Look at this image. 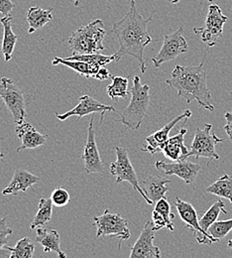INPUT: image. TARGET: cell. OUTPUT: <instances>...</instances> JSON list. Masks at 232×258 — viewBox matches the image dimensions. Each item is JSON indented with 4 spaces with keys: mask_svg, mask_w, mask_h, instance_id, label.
<instances>
[{
    "mask_svg": "<svg viewBox=\"0 0 232 258\" xmlns=\"http://www.w3.org/2000/svg\"><path fill=\"white\" fill-rule=\"evenodd\" d=\"M129 2V10L126 15L112 26L113 33L119 43V49L114 54L115 62H119L124 56H132L140 64L142 74L146 72V61L144 57L145 48L152 42L147 26L152 20L153 15L143 18L136 8L135 0Z\"/></svg>",
    "mask_w": 232,
    "mask_h": 258,
    "instance_id": "cell-1",
    "label": "cell"
},
{
    "mask_svg": "<svg viewBox=\"0 0 232 258\" xmlns=\"http://www.w3.org/2000/svg\"><path fill=\"white\" fill-rule=\"evenodd\" d=\"M204 58L199 66L177 64L172 72L171 79L166 80V84L176 90L178 97L188 103L197 100L200 107L213 112L214 106L206 84V73L203 70Z\"/></svg>",
    "mask_w": 232,
    "mask_h": 258,
    "instance_id": "cell-2",
    "label": "cell"
},
{
    "mask_svg": "<svg viewBox=\"0 0 232 258\" xmlns=\"http://www.w3.org/2000/svg\"><path fill=\"white\" fill-rule=\"evenodd\" d=\"M105 35L106 31L102 20L96 19L71 33L67 43L73 55L100 53L104 50L103 40Z\"/></svg>",
    "mask_w": 232,
    "mask_h": 258,
    "instance_id": "cell-3",
    "label": "cell"
},
{
    "mask_svg": "<svg viewBox=\"0 0 232 258\" xmlns=\"http://www.w3.org/2000/svg\"><path fill=\"white\" fill-rule=\"evenodd\" d=\"M149 92L150 87L148 85H142L138 76L133 77V86L130 90L131 99L119 118V121L127 128L132 130L140 128L150 105Z\"/></svg>",
    "mask_w": 232,
    "mask_h": 258,
    "instance_id": "cell-4",
    "label": "cell"
},
{
    "mask_svg": "<svg viewBox=\"0 0 232 258\" xmlns=\"http://www.w3.org/2000/svg\"><path fill=\"white\" fill-rule=\"evenodd\" d=\"M223 141V138L217 137L216 134L212 132L211 124L205 123L203 128H197L196 130L191 150L189 151L187 158L191 156H194L197 159L205 158L207 160V165L213 159L218 160L219 155L216 152L215 146Z\"/></svg>",
    "mask_w": 232,
    "mask_h": 258,
    "instance_id": "cell-5",
    "label": "cell"
},
{
    "mask_svg": "<svg viewBox=\"0 0 232 258\" xmlns=\"http://www.w3.org/2000/svg\"><path fill=\"white\" fill-rule=\"evenodd\" d=\"M227 20L228 17L222 13L218 5L210 4L204 24L201 27H195L194 32L208 47H213L222 38L223 27Z\"/></svg>",
    "mask_w": 232,
    "mask_h": 258,
    "instance_id": "cell-6",
    "label": "cell"
},
{
    "mask_svg": "<svg viewBox=\"0 0 232 258\" xmlns=\"http://www.w3.org/2000/svg\"><path fill=\"white\" fill-rule=\"evenodd\" d=\"M116 160L110 165V174L115 177L116 183L128 182L133 189L140 194L148 205H153L152 201L147 197L144 190L141 188L132 163L129 159L128 152L125 148L115 147Z\"/></svg>",
    "mask_w": 232,
    "mask_h": 258,
    "instance_id": "cell-7",
    "label": "cell"
},
{
    "mask_svg": "<svg viewBox=\"0 0 232 258\" xmlns=\"http://www.w3.org/2000/svg\"><path fill=\"white\" fill-rule=\"evenodd\" d=\"M94 222L98 227L97 236H110L119 237L118 249L121 248V244L124 240H127L131 236L130 229L128 227V222L120 215L112 214L108 209L100 217H95Z\"/></svg>",
    "mask_w": 232,
    "mask_h": 258,
    "instance_id": "cell-8",
    "label": "cell"
},
{
    "mask_svg": "<svg viewBox=\"0 0 232 258\" xmlns=\"http://www.w3.org/2000/svg\"><path fill=\"white\" fill-rule=\"evenodd\" d=\"M0 98L3 99L16 124L25 120L27 115L25 97L23 92L11 79H0Z\"/></svg>",
    "mask_w": 232,
    "mask_h": 258,
    "instance_id": "cell-9",
    "label": "cell"
},
{
    "mask_svg": "<svg viewBox=\"0 0 232 258\" xmlns=\"http://www.w3.org/2000/svg\"><path fill=\"white\" fill-rule=\"evenodd\" d=\"M189 51V45L184 37V27L180 26L177 31L165 35L160 52L152 58L155 69H159L166 62L174 61L180 55Z\"/></svg>",
    "mask_w": 232,
    "mask_h": 258,
    "instance_id": "cell-10",
    "label": "cell"
},
{
    "mask_svg": "<svg viewBox=\"0 0 232 258\" xmlns=\"http://www.w3.org/2000/svg\"><path fill=\"white\" fill-rule=\"evenodd\" d=\"M175 207L177 208L179 216L184 224L197 235V240L199 243L211 244L217 242L213 236H211L208 232L204 231L199 226L198 213L192 204L185 202L177 197L175 199Z\"/></svg>",
    "mask_w": 232,
    "mask_h": 258,
    "instance_id": "cell-11",
    "label": "cell"
},
{
    "mask_svg": "<svg viewBox=\"0 0 232 258\" xmlns=\"http://www.w3.org/2000/svg\"><path fill=\"white\" fill-rule=\"evenodd\" d=\"M106 111H114L117 112V110L112 105H107L102 102L98 101L97 99L93 98L90 96H83L80 97V102L76 106H74L72 109L66 111V113H58L56 112L55 115L58 119L64 121L66 118L70 116H78V120L81 119L83 116L92 114V113H100V124L103 120V115Z\"/></svg>",
    "mask_w": 232,
    "mask_h": 258,
    "instance_id": "cell-12",
    "label": "cell"
},
{
    "mask_svg": "<svg viewBox=\"0 0 232 258\" xmlns=\"http://www.w3.org/2000/svg\"><path fill=\"white\" fill-rule=\"evenodd\" d=\"M155 230L153 227L152 220H149L145 226H143V229L141 231V234L139 238L136 240L135 244L131 247L130 258H160L161 257V251L160 248L156 245H154V234Z\"/></svg>",
    "mask_w": 232,
    "mask_h": 258,
    "instance_id": "cell-13",
    "label": "cell"
},
{
    "mask_svg": "<svg viewBox=\"0 0 232 258\" xmlns=\"http://www.w3.org/2000/svg\"><path fill=\"white\" fill-rule=\"evenodd\" d=\"M82 158L85 161V171L88 175L103 173L104 166L100 157V151L96 140V132L94 128V117H92L88 130V139Z\"/></svg>",
    "mask_w": 232,
    "mask_h": 258,
    "instance_id": "cell-14",
    "label": "cell"
},
{
    "mask_svg": "<svg viewBox=\"0 0 232 258\" xmlns=\"http://www.w3.org/2000/svg\"><path fill=\"white\" fill-rule=\"evenodd\" d=\"M192 116V111L190 109L185 110L181 115L174 118L172 121L167 123L164 127L159 129L158 131L154 132L153 134L147 136L145 138L146 140V146L141 149L143 152H149L150 154H155L157 152H162V149L165 145L168 139L170 138V132L174 128L180 121L182 120H188Z\"/></svg>",
    "mask_w": 232,
    "mask_h": 258,
    "instance_id": "cell-15",
    "label": "cell"
},
{
    "mask_svg": "<svg viewBox=\"0 0 232 258\" xmlns=\"http://www.w3.org/2000/svg\"><path fill=\"white\" fill-rule=\"evenodd\" d=\"M155 167L158 170L163 171L167 176L176 175L186 184H192L200 171V166L186 160L173 161V163H166L164 161H157Z\"/></svg>",
    "mask_w": 232,
    "mask_h": 258,
    "instance_id": "cell-16",
    "label": "cell"
},
{
    "mask_svg": "<svg viewBox=\"0 0 232 258\" xmlns=\"http://www.w3.org/2000/svg\"><path fill=\"white\" fill-rule=\"evenodd\" d=\"M53 66H58V64H63L66 66L67 68L73 70L81 76L85 78H92V79H97L100 81H105L111 77L110 73L108 70L104 68H97L93 64H89L85 61L81 60H69V59H63L59 57H55L52 61Z\"/></svg>",
    "mask_w": 232,
    "mask_h": 258,
    "instance_id": "cell-17",
    "label": "cell"
},
{
    "mask_svg": "<svg viewBox=\"0 0 232 258\" xmlns=\"http://www.w3.org/2000/svg\"><path fill=\"white\" fill-rule=\"evenodd\" d=\"M15 132L22 142L21 146L17 148V152L25 149H36L44 145L48 139V135L38 132L33 125L26 120L16 124Z\"/></svg>",
    "mask_w": 232,
    "mask_h": 258,
    "instance_id": "cell-18",
    "label": "cell"
},
{
    "mask_svg": "<svg viewBox=\"0 0 232 258\" xmlns=\"http://www.w3.org/2000/svg\"><path fill=\"white\" fill-rule=\"evenodd\" d=\"M187 129L182 128L178 134L168 139L162 152L165 157L172 160V161H179V160H186L187 155L189 153V149L186 147L184 140L185 135L187 134Z\"/></svg>",
    "mask_w": 232,
    "mask_h": 258,
    "instance_id": "cell-19",
    "label": "cell"
},
{
    "mask_svg": "<svg viewBox=\"0 0 232 258\" xmlns=\"http://www.w3.org/2000/svg\"><path fill=\"white\" fill-rule=\"evenodd\" d=\"M40 181V178L33 175L32 173L17 169L14 172L13 178L10 182V184L2 191V195H17L20 192H26L30 187H32L35 184H37Z\"/></svg>",
    "mask_w": 232,
    "mask_h": 258,
    "instance_id": "cell-20",
    "label": "cell"
},
{
    "mask_svg": "<svg viewBox=\"0 0 232 258\" xmlns=\"http://www.w3.org/2000/svg\"><path fill=\"white\" fill-rule=\"evenodd\" d=\"M36 241L41 244L45 252L54 251L59 258H66V254L61 249L60 234L55 229H48L45 227L37 228Z\"/></svg>",
    "mask_w": 232,
    "mask_h": 258,
    "instance_id": "cell-21",
    "label": "cell"
},
{
    "mask_svg": "<svg viewBox=\"0 0 232 258\" xmlns=\"http://www.w3.org/2000/svg\"><path fill=\"white\" fill-rule=\"evenodd\" d=\"M170 183L171 181L169 179H165L161 176H149L142 182V189L154 204L159 200L166 198L167 192L169 191L168 184Z\"/></svg>",
    "mask_w": 232,
    "mask_h": 258,
    "instance_id": "cell-22",
    "label": "cell"
},
{
    "mask_svg": "<svg viewBox=\"0 0 232 258\" xmlns=\"http://www.w3.org/2000/svg\"><path fill=\"white\" fill-rule=\"evenodd\" d=\"M12 20L11 15H6L0 19V22L3 26V40L1 52L4 56V61L9 62L12 59L13 51L18 39V36L12 31Z\"/></svg>",
    "mask_w": 232,
    "mask_h": 258,
    "instance_id": "cell-23",
    "label": "cell"
},
{
    "mask_svg": "<svg viewBox=\"0 0 232 258\" xmlns=\"http://www.w3.org/2000/svg\"><path fill=\"white\" fill-rule=\"evenodd\" d=\"M53 7L49 9H42L41 7L34 6L29 8L26 15V20L29 24L28 33H32L43 28L47 23L51 22L53 19Z\"/></svg>",
    "mask_w": 232,
    "mask_h": 258,
    "instance_id": "cell-24",
    "label": "cell"
},
{
    "mask_svg": "<svg viewBox=\"0 0 232 258\" xmlns=\"http://www.w3.org/2000/svg\"><path fill=\"white\" fill-rule=\"evenodd\" d=\"M53 206L54 205L51 198H47V199L43 198L39 201L38 212L30 226L31 229L44 226L51 221L52 214H53Z\"/></svg>",
    "mask_w": 232,
    "mask_h": 258,
    "instance_id": "cell-25",
    "label": "cell"
},
{
    "mask_svg": "<svg viewBox=\"0 0 232 258\" xmlns=\"http://www.w3.org/2000/svg\"><path fill=\"white\" fill-rule=\"evenodd\" d=\"M128 78L120 76H111L112 83L107 86L106 92L108 97L112 100L117 101V98H126L130 92H128Z\"/></svg>",
    "mask_w": 232,
    "mask_h": 258,
    "instance_id": "cell-26",
    "label": "cell"
},
{
    "mask_svg": "<svg viewBox=\"0 0 232 258\" xmlns=\"http://www.w3.org/2000/svg\"><path fill=\"white\" fill-rule=\"evenodd\" d=\"M220 213L227 215L228 213L225 211V205L222 201L218 200L213 203V205L206 211V213L199 219V226L207 232L208 228L212 226L218 219Z\"/></svg>",
    "mask_w": 232,
    "mask_h": 258,
    "instance_id": "cell-27",
    "label": "cell"
},
{
    "mask_svg": "<svg viewBox=\"0 0 232 258\" xmlns=\"http://www.w3.org/2000/svg\"><path fill=\"white\" fill-rule=\"evenodd\" d=\"M206 192L216 195L221 198H225L229 200L232 204V177L224 174L220 178H218L213 184H211Z\"/></svg>",
    "mask_w": 232,
    "mask_h": 258,
    "instance_id": "cell-28",
    "label": "cell"
},
{
    "mask_svg": "<svg viewBox=\"0 0 232 258\" xmlns=\"http://www.w3.org/2000/svg\"><path fill=\"white\" fill-rule=\"evenodd\" d=\"M5 248L10 251L9 258H32L35 251V244L29 237H24L17 242L15 247L6 245Z\"/></svg>",
    "mask_w": 232,
    "mask_h": 258,
    "instance_id": "cell-29",
    "label": "cell"
},
{
    "mask_svg": "<svg viewBox=\"0 0 232 258\" xmlns=\"http://www.w3.org/2000/svg\"><path fill=\"white\" fill-rule=\"evenodd\" d=\"M69 60H81L85 61L89 64H93L97 68H104L106 64H110L112 62H115V56L114 54L111 56L101 55L100 53L95 54H76L72 55L71 57H68Z\"/></svg>",
    "mask_w": 232,
    "mask_h": 258,
    "instance_id": "cell-30",
    "label": "cell"
},
{
    "mask_svg": "<svg viewBox=\"0 0 232 258\" xmlns=\"http://www.w3.org/2000/svg\"><path fill=\"white\" fill-rule=\"evenodd\" d=\"M232 230V219L227 221H216L208 228L207 232L213 236L216 241H220Z\"/></svg>",
    "mask_w": 232,
    "mask_h": 258,
    "instance_id": "cell-31",
    "label": "cell"
},
{
    "mask_svg": "<svg viewBox=\"0 0 232 258\" xmlns=\"http://www.w3.org/2000/svg\"><path fill=\"white\" fill-rule=\"evenodd\" d=\"M13 233L12 228L7 226L6 220L0 219V257H9L10 253L9 250L5 248L10 235Z\"/></svg>",
    "mask_w": 232,
    "mask_h": 258,
    "instance_id": "cell-32",
    "label": "cell"
},
{
    "mask_svg": "<svg viewBox=\"0 0 232 258\" xmlns=\"http://www.w3.org/2000/svg\"><path fill=\"white\" fill-rule=\"evenodd\" d=\"M157 212H159L160 214H162L164 216V218L166 219L168 222V229L173 231L175 229V226L173 224V219H175V215L172 214L171 212V205L169 203V201L167 200V198H163L161 200H159L156 205H155V209Z\"/></svg>",
    "mask_w": 232,
    "mask_h": 258,
    "instance_id": "cell-33",
    "label": "cell"
},
{
    "mask_svg": "<svg viewBox=\"0 0 232 258\" xmlns=\"http://www.w3.org/2000/svg\"><path fill=\"white\" fill-rule=\"evenodd\" d=\"M51 200L55 207L62 208L69 203L70 196L63 187H58L57 189H55L53 191V193L51 195Z\"/></svg>",
    "mask_w": 232,
    "mask_h": 258,
    "instance_id": "cell-34",
    "label": "cell"
},
{
    "mask_svg": "<svg viewBox=\"0 0 232 258\" xmlns=\"http://www.w3.org/2000/svg\"><path fill=\"white\" fill-rule=\"evenodd\" d=\"M152 222H153V227H154V230L157 231V230H160L164 227L168 228V222H167L166 219L164 218V216L162 214H160L159 212H157L156 210L153 211L152 213Z\"/></svg>",
    "mask_w": 232,
    "mask_h": 258,
    "instance_id": "cell-35",
    "label": "cell"
},
{
    "mask_svg": "<svg viewBox=\"0 0 232 258\" xmlns=\"http://www.w3.org/2000/svg\"><path fill=\"white\" fill-rule=\"evenodd\" d=\"M15 7V4L11 0H0V13L4 16L10 15V12Z\"/></svg>",
    "mask_w": 232,
    "mask_h": 258,
    "instance_id": "cell-36",
    "label": "cell"
},
{
    "mask_svg": "<svg viewBox=\"0 0 232 258\" xmlns=\"http://www.w3.org/2000/svg\"><path fill=\"white\" fill-rule=\"evenodd\" d=\"M224 117L226 119V124L224 126V130L227 133L230 141L232 142V113L230 112H225Z\"/></svg>",
    "mask_w": 232,
    "mask_h": 258,
    "instance_id": "cell-37",
    "label": "cell"
},
{
    "mask_svg": "<svg viewBox=\"0 0 232 258\" xmlns=\"http://www.w3.org/2000/svg\"><path fill=\"white\" fill-rule=\"evenodd\" d=\"M72 2H73V5L76 7V6H80L84 2V0H72Z\"/></svg>",
    "mask_w": 232,
    "mask_h": 258,
    "instance_id": "cell-38",
    "label": "cell"
},
{
    "mask_svg": "<svg viewBox=\"0 0 232 258\" xmlns=\"http://www.w3.org/2000/svg\"><path fill=\"white\" fill-rule=\"evenodd\" d=\"M227 246H228V248L232 249V239H230V240L228 241V243H227Z\"/></svg>",
    "mask_w": 232,
    "mask_h": 258,
    "instance_id": "cell-39",
    "label": "cell"
},
{
    "mask_svg": "<svg viewBox=\"0 0 232 258\" xmlns=\"http://www.w3.org/2000/svg\"><path fill=\"white\" fill-rule=\"evenodd\" d=\"M171 1V3H173V4H177V3H179L181 0H170Z\"/></svg>",
    "mask_w": 232,
    "mask_h": 258,
    "instance_id": "cell-40",
    "label": "cell"
},
{
    "mask_svg": "<svg viewBox=\"0 0 232 258\" xmlns=\"http://www.w3.org/2000/svg\"><path fill=\"white\" fill-rule=\"evenodd\" d=\"M3 157H4V154H3V153L0 151V161L3 159Z\"/></svg>",
    "mask_w": 232,
    "mask_h": 258,
    "instance_id": "cell-41",
    "label": "cell"
},
{
    "mask_svg": "<svg viewBox=\"0 0 232 258\" xmlns=\"http://www.w3.org/2000/svg\"><path fill=\"white\" fill-rule=\"evenodd\" d=\"M207 1H208V2H210V3H212L214 0H207Z\"/></svg>",
    "mask_w": 232,
    "mask_h": 258,
    "instance_id": "cell-42",
    "label": "cell"
}]
</instances>
